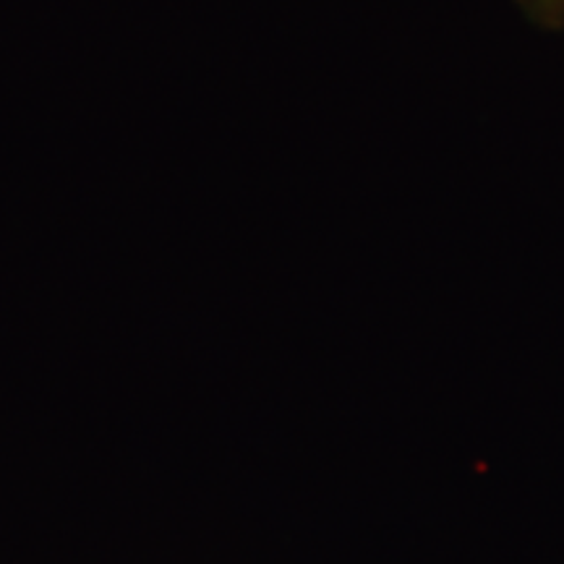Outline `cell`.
Instances as JSON below:
<instances>
[]
</instances>
